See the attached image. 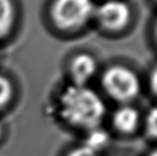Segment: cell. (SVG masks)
I'll use <instances>...</instances> for the list:
<instances>
[{
  "mask_svg": "<svg viewBox=\"0 0 157 156\" xmlns=\"http://www.w3.org/2000/svg\"><path fill=\"white\" fill-rule=\"evenodd\" d=\"M59 112L66 123L90 131L99 126L106 115V106L93 89L72 83L59 97Z\"/></svg>",
  "mask_w": 157,
  "mask_h": 156,
  "instance_id": "1",
  "label": "cell"
},
{
  "mask_svg": "<svg viewBox=\"0 0 157 156\" xmlns=\"http://www.w3.org/2000/svg\"><path fill=\"white\" fill-rule=\"evenodd\" d=\"M101 85L112 100L123 104L136 98L141 91V82L137 74L122 65L106 70L101 77Z\"/></svg>",
  "mask_w": 157,
  "mask_h": 156,
  "instance_id": "2",
  "label": "cell"
},
{
  "mask_svg": "<svg viewBox=\"0 0 157 156\" xmlns=\"http://www.w3.org/2000/svg\"><path fill=\"white\" fill-rule=\"evenodd\" d=\"M93 0H56L52 9V17L58 28L76 30L86 26L95 14Z\"/></svg>",
  "mask_w": 157,
  "mask_h": 156,
  "instance_id": "3",
  "label": "cell"
},
{
  "mask_svg": "<svg viewBox=\"0 0 157 156\" xmlns=\"http://www.w3.org/2000/svg\"><path fill=\"white\" fill-rule=\"evenodd\" d=\"M132 12L126 2L122 0H107L95 9L96 17L105 29L116 31L121 30L129 23Z\"/></svg>",
  "mask_w": 157,
  "mask_h": 156,
  "instance_id": "4",
  "label": "cell"
},
{
  "mask_svg": "<svg viewBox=\"0 0 157 156\" xmlns=\"http://www.w3.org/2000/svg\"><path fill=\"white\" fill-rule=\"evenodd\" d=\"M70 73L74 85L87 86L97 73L96 60L89 54L77 55L71 62Z\"/></svg>",
  "mask_w": 157,
  "mask_h": 156,
  "instance_id": "5",
  "label": "cell"
},
{
  "mask_svg": "<svg viewBox=\"0 0 157 156\" xmlns=\"http://www.w3.org/2000/svg\"><path fill=\"white\" fill-rule=\"evenodd\" d=\"M140 123V115L138 110L129 105H123L112 115V125L122 134H130L135 131Z\"/></svg>",
  "mask_w": 157,
  "mask_h": 156,
  "instance_id": "6",
  "label": "cell"
},
{
  "mask_svg": "<svg viewBox=\"0 0 157 156\" xmlns=\"http://www.w3.org/2000/svg\"><path fill=\"white\" fill-rule=\"evenodd\" d=\"M15 21V10L12 0H0V38L12 30Z\"/></svg>",
  "mask_w": 157,
  "mask_h": 156,
  "instance_id": "7",
  "label": "cell"
},
{
  "mask_svg": "<svg viewBox=\"0 0 157 156\" xmlns=\"http://www.w3.org/2000/svg\"><path fill=\"white\" fill-rule=\"evenodd\" d=\"M88 131H89V134H88L85 146L90 148L91 150L95 151V152L101 151L109 142V135H108V133L105 129L99 128V126L90 129Z\"/></svg>",
  "mask_w": 157,
  "mask_h": 156,
  "instance_id": "8",
  "label": "cell"
},
{
  "mask_svg": "<svg viewBox=\"0 0 157 156\" xmlns=\"http://www.w3.org/2000/svg\"><path fill=\"white\" fill-rule=\"evenodd\" d=\"M13 96V86L10 79L0 75V109L10 103Z\"/></svg>",
  "mask_w": 157,
  "mask_h": 156,
  "instance_id": "9",
  "label": "cell"
},
{
  "mask_svg": "<svg viewBox=\"0 0 157 156\" xmlns=\"http://www.w3.org/2000/svg\"><path fill=\"white\" fill-rule=\"evenodd\" d=\"M145 129L151 137L157 138V105L150 109L145 117Z\"/></svg>",
  "mask_w": 157,
  "mask_h": 156,
  "instance_id": "10",
  "label": "cell"
},
{
  "mask_svg": "<svg viewBox=\"0 0 157 156\" xmlns=\"http://www.w3.org/2000/svg\"><path fill=\"white\" fill-rule=\"evenodd\" d=\"M67 156H98V154H97V152L91 150L90 148L83 144V146H78V148L71 151Z\"/></svg>",
  "mask_w": 157,
  "mask_h": 156,
  "instance_id": "11",
  "label": "cell"
},
{
  "mask_svg": "<svg viewBox=\"0 0 157 156\" xmlns=\"http://www.w3.org/2000/svg\"><path fill=\"white\" fill-rule=\"evenodd\" d=\"M150 85H151V89L153 93L157 96V67L152 72L151 78H150Z\"/></svg>",
  "mask_w": 157,
  "mask_h": 156,
  "instance_id": "12",
  "label": "cell"
},
{
  "mask_svg": "<svg viewBox=\"0 0 157 156\" xmlns=\"http://www.w3.org/2000/svg\"><path fill=\"white\" fill-rule=\"evenodd\" d=\"M2 134H3V126H2V123L0 122V138H1Z\"/></svg>",
  "mask_w": 157,
  "mask_h": 156,
  "instance_id": "13",
  "label": "cell"
},
{
  "mask_svg": "<svg viewBox=\"0 0 157 156\" xmlns=\"http://www.w3.org/2000/svg\"><path fill=\"white\" fill-rule=\"evenodd\" d=\"M149 156H157V149H156V150H154L153 152H152Z\"/></svg>",
  "mask_w": 157,
  "mask_h": 156,
  "instance_id": "14",
  "label": "cell"
},
{
  "mask_svg": "<svg viewBox=\"0 0 157 156\" xmlns=\"http://www.w3.org/2000/svg\"><path fill=\"white\" fill-rule=\"evenodd\" d=\"M155 33H156V38H157V25H156V29H155Z\"/></svg>",
  "mask_w": 157,
  "mask_h": 156,
  "instance_id": "15",
  "label": "cell"
}]
</instances>
